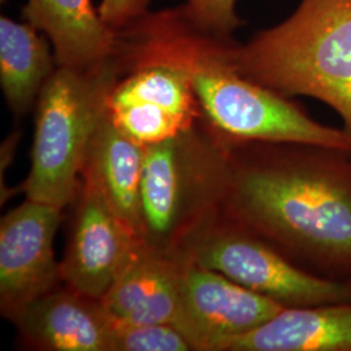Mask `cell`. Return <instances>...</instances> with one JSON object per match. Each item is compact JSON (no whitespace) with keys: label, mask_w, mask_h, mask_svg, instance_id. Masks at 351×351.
<instances>
[{"label":"cell","mask_w":351,"mask_h":351,"mask_svg":"<svg viewBox=\"0 0 351 351\" xmlns=\"http://www.w3.org/2000/svg\"><path fill=\"white\" fill-rule=\"evenodd\" d=\"M223 217L319 276L351 280V150L233 146Z\"/></svg>","instance_id":"6da1fadb"},{"label":"cell","mask_w":351,"mask_h":351,"mask_svg":"<svg viewBox=\"0 0 351 351\" xmlns=\"http://www.w3.org/2000/svg\"><path fill=\"white\" fill-rule=\"evenodd\" d=\"M138 24L188 69L206 124L230 146L263 142L351 150L345 129L315 121L295 101L239 73L233 38L204 33L181 7L149 12Z\"/></svg>","instance_id":"7a4b0ae2"},{"label":"cell","mask_w":351,"mask_h":351,"mask_svg":"<svg viewBox=\"0 0 351 351\" xmlns=\"http://www.w3.org/2000/svg\"><path fill=\"white\" fill-rule=\"evenodd\" d=\"M232 56L251 81L332 107L351 137V0H302L284 23L236 42Z\"/></svg>","instance_id":"3957f363"},{"label":"cell","mask_w":351,"mask_h":351,"mask_svg":"<svg viewBox=\"0 0 351 351\" xmlns=\"http://www.w3.org/2000/svg\"><path fill=\"white\" fill-rule=\"evenodd\" d=\"M233 146L202 119L172 138L145 147L142 242L180 255L223 219Z\"/></svg>","instance_id":"277c9868"},{"label":"cell","mask_w":351,"mask_h":351,"mask_svg":"<svg viewBox=\"0 0 351 351\" xmlns=\"http://www.w3.org/2000/svg\"><path fill=\"white\" fill-rule=\"evenodd\" d=\"M123 73L117 58L90 71L56 66L38 98L26 198L64 210L75 201L86 152L114 84Z\"/></svg>","instance_id":"5b68a950"},{"label":"cell","mask_w":351,"mask_h":351,"mask_svg":"<svg viewBox=\"0 0 351 351\" xmlns=\"http://www.w3.org/2000/svg\"><path fill=\"white\" fill-rule=\"evenodd\" d=\"M123 73L107 112L113 124L141 146L172 138L203 119L188 69L134 23L117 32Z\"/></svg>","instance_id":"8992f818"},{"label":"cell","mask_w":351,"mask_h":351,"mask_svg":"<svg viewBox=\"0 0 351 351\" xmlns=\"http://www.w3.org/2000/svg\"><path fill=\"white\" fill-rule=\"evenodd\" d=\"M180 256L216 271L282 307L351 304V280L319 276L224 217Z\"/></svg>","instance_id":"52a82bcc"},{"label":"cell","mask_w":351,"mask_h":351,"mask_svg":"<svg viewBox=\"0 0 351 351\" xmlns=\"http://www.w3.org/2000/svg\"><path fill=\"white\" fill-rule=\"evenodd\" d=\"M62 208L26 198L0 223V308L13 322L62 282L53 239Z\"/></svg>","instance_id":"ba28073f"},{"label":"cell","mask_w":351,"mask_h":351,"mask_svg":"<svg viewBox=\"0 0 351 351\" xmlns=\"http://www.w3.org/2000/svg\"><path fill=\"white\" fill-rule=\"evenodd\" d=\"M176 323L194 351H220L228 339L268 322L282 307L216 271L185 259Z\"/></svg>","instance_id":"9c48e42d"},{"label":"cell","mask_w":351,"mask_h":351,"mask_svg":"<svg viewBox=\"0 0 351 351\" xmlns=\"http://www.w3.org/2000/svg\"><path fill=\"white\" fill-rule=\"evenodd\" d=\"M142 245L99 190L82 182L71 239L60 262L66 288L101 301Z\"/></svg>","instance_id":"30bf717a"},{"label":"cell","mask_w":351,"mask_h":351,"mask_svg":"<svg viewBox=\"0 0 351 351\" xmlns=\"http://www.w3.org/2000/svg\"><path fill=\"white\" fill-rule=\"evenodd\" d=\"M185 261L164 254L143 242L101 300L116 323L176 326Z\"/></svg>","instance_id":"8fae6325"},{"label":"cell","mask_w":351,"mask_h":351,"mask_svg":"<svg viewBox=\"0 0 351 351\" xmlns=\"http://www.w3.org/2000/svg\"><path fill=\"white\" fill-rule=\"evenodd\" d=\"M13 323L39 350L112 351V319L101 301L53 289L29 303Z\"/></svg>","instance_id":"7c38bea8"},{"label":"cell","mask_w":351,"mask_h":351,"mask_svg":"<svg viewBox=\"0 0 351 351\" xmlns=\"http://www.w3.org/2000/svg\"><path fill=\"white\" fill-rule=\"evenodd\" d=\"M145 147L114 125L108 112L90 142L82 182L98 189L121 223L142 241Z\"/></svg>","instance_id":"4fadbf2b"},{"label":"cell","mask_w":351,"mask_h":351,"mask_svg":"<svg viewBox=\"0 0 351 351\" xmlns=\"http://www.w3.org/2000/svg\"><path fill=\"white\" fill-rule=\"evenodd\" d=\"M23 14L49 37L58 66L90 71L117 49L119 33L101 20L91 0H27Z\"/></svg>","instance_id":"5bb4252c"},{"label":"cell","mask_w":351,"mask_h":351,"mask_svg":"<svg viewBox=\"0 0 351 351\" xmlns=\"http://www.w3.org/2000/svg\"><path fill=\"white\" fill-rule=\"evenodd\" d=\"M220 351H351V304L285 307Z\"/></svg>","instance_id":"9a60e30c"},{"label":"cell","mask_w":351,"mask_h":351,"mask_svg":"<svg viewBox=\"0 0 351 351\" xmlns=\"http://www.w3.org/2000/svg\"><path fill=\"white\" fill-rule=\"evenodd\" d=\"M50 40L29 23L0 19V84L8 107L23 116L37 104L39 94L58 64Z\"/></svg>","instance_id":"2e32d148"},{"label":"cell","mask_w":351,"mask_h":351,"mask_svg":"<svg viewBox=\"0 0 351 351\" xmlns=\"http://www.w3.org/2000/svg\"><path fill=\"white\" fill-rule=\"evenodd\" d=\"M191 350V342L175 326L113 322L112 351Z\"/></svg>","instance_id":"e0dca14e"},{"label":"cell","mask_w":351,"mask_h":351,"mask_svg":"<svg viewBox=\"0 0 351 351\" xmlns=\"http://www.w3.org/2000/svg\"><path fill=\"white\" fill-rule=\"evenodd\" d=\"M237 0H185L181 5L189 20L211 36L233 38V32L243 24L236 12Z\"/></svg>","instance_id":"ac0fdd59"},{"label":"cell","mask_w":351,"mask_h":351,"mask_svg":"<svg viewBox=\"0 0 351 351\" xmlns=\"http://www.w3.org/2000/svg\"><path fill=\"white\" fill-rule=\"evenodd\" d=\"M149 5L150 0H101L98 11L107 25L120 32L150 12Z\"/></svg>","instance_id":"d6986e66"}]
</instances>
